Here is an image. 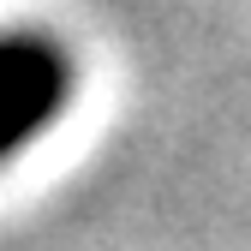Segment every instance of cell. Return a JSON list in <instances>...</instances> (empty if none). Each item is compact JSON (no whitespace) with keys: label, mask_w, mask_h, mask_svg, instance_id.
<instances>
[{"label":"cell","mask_w":251,"mask_h":251,"mask_svg":"<svg viewBox=\"0 0 251 251\" xmlns=\"http://www.w3.org/2000/svg\"><path fill=\"white\" fill-rule=\"evenodd\" d=\"M78 66L60 36L12 24L0 30V162H12L24 144H36L66 114Z\"/></svg>","instance_id":"obj_1"}]
</instances>
